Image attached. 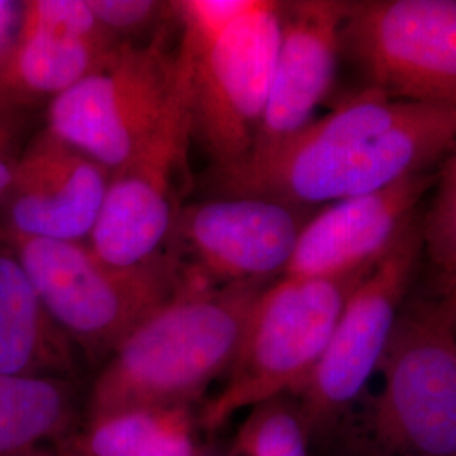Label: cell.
Returning a JSON list of instances; mask_svg holds the SVG:
<instances>
[{"mask_svg":"<svg viewBox=\"0 0 456 456\" xmlns=\"http://www.w3.org/2000/svg\"><path fill=\"white\" fill-rule=\"evenodd\" d=\"M455 142L456 110L360 90L276 144L210 167L205 186L314 210L429 171Z\"/></svg>","mask_w":456,"mask_h":456,"instance_id":"obj_1","label":"cell"},{"mask_svg":"<svg viewBox=\"0 0 456 456\" xmlns=\"http://www.w3.org/2000/svg\"><path fill=\"white\" fill-rule=\"evenodd\" d=\"M269 284L213 286L183 273L175 296L100 365L83 421L141 409H196L208 386L227 375L250 311Z\"/></svg>","mask_w":456,"mask_h":456,"instance_id":"obj_2","label":"cell"},{"mask_svg":"<svg viewBox=\"0 0 456 456\" xmlns=\"http://www.w3.org/2000/svg\"><path fill=\"white\" fill-rule=\"evenodd\" d=\"M382 384L340 426L338 456H456V337L433 297H408L377 365Z\"/></svg>","mask_w":456,"mask_h":456,"instance_id":"obj_3","label":"cell"},{"mask_svg":"<svg viewBox=\"0 0 456 456\" xmlns=\"http://www.w3.org/2000/svg\"><path fill=\"white\" fill-rule=\"evenodd\" d=\"M377 262L333 276L271 282L250 311L225 386L196 412L200 431L212 436L239 411L296 395L325 354L346 301Z\"/></svg>","mask_w":456,"mask_h":456,"instance_id":"obj_4","label":"cell"},{"mask_svg":"<svg viewBox=\"0 0 456 456\" xmlns=\"http://www.w3.org/2000/svg\"><path fill=\"white\" fill-rule=\"evenodd\" d=\"M4 240L16 250L51 318L95 365L183 284L180 262L167 250L135 265H114L86 242Z\"/></svg>","mask_w":456,"mask_h":456,"instance_id":"obj_5","label":"cell"},{"mask_svg":"<svg viewBox=\"0 0 456 456\" xmlns=\"http://www.w3.org/2000/svg\"><path fill=\"white\" fill-rule=\"evenodd\" d=\"M423 254V216L414 213L374 271L350 296L325 354L293 395L311 444L328 448L377 372Z\"/></svg>","mask_w":456,"mask_h":456,"instance_id":"obj_6","label":"cell"},{"mask_svg":"<svg viewBox=\"0 0 456 456\" xmlns=\"http://www.w3.org/2000/svg\"><path fill=\"white\" fill-rule=\"evenodd\" d=\"M167 24L144 43H122L90 75L46 109V131L110 173L131 158L167 109L183 56Z\"/></svg>","mask_w":456,"mask_h":456,"instance_id":"obj_7","label":"cell"},{"mask_svg":"<svg viewBox=\"0 0 456 456\" xmlns=\"http://www.w3.org/2000/svg\"><path fill=\"white\" fill-rule=\"evenodd\" d=\"M342 60L363 92L456 110V0L350 2Z\"/></svg>","mask_w":456,"mask_h":456,"instance_id":"obj_8","label":"cell"},{"mask_svg":"<svg viewBox=\"0 0 456 456\" xmlns=\"http://www.w3.org/2000/svg\"><path fill=\"white\" fill-rule=\"evenodd\" d=\"M180 82L156 127L110 173L105 201L88 247L114 265H135L164 252L181 210L180 186L188 173L193 142L190 80L191 65L180 48Z\"/></svg>","mask_w":456,"mask_h":456,"instance_id":"obj_9","label":"cell"},{"mask_svg":"<svg viewBox=\"0 0 456 456\" xmlns=\"http://www.w3.org/2000/svg\"><path fill=\"white\" fill-rule=\"evenodd\" d=\"M279 46V2L257 0L191 65V132L210 167L244 159L267 107ZM181 48V46H180Z\"/></svg>","mask_w":456,"mask_h":456,"instance_id":"obj_10","label":"cell"},{"mask_svg":"<svg viewBox=\"0 0 456 456\" xmlns=\"http://www.w3.org/2000/svg\"><path fill=\"white\" fill-rule=\"evenodd\" d=\"M313 215L267 198L212 196L181 207L164 250L207 284L274 282Z\"/></svg>","mask_w":456,"mask_h":456,"instance_id":"obj_11","label":"cell"},{"mask_svg":"<svg viewBox=\"0 0 456 456\" xmlns=\"http://www.w3.org/2000/svg\"><path fill=\"white\" fill-rule=\"evenodd\" d=\"M110 171L43 129L17 158L0 201V237L88 242L102 212Z\"/></svg>","mask_w":456,"mask_h":456,"instance_id":"obj_12","label":"cell"},{"mask_svg":"<svg viewBox=\"0 0 456 456\" xmlns=\"http://www.w3.org/2000/svg\"><path fill=\"white\" fill-rule=\"evenodd\" d=\"M350 2H279V46L267 107L254 149L301 131L330 94L342 61V28Z\"/></svg>","mask_w":456,"mask_h":456,"instance_id":"obj_13","label":"cell"},{"mask_svg":"<svg viewBox=\"0 0 456 456\" xmlns=\"http://www.w3.org/2000/svg\"><path fill=\"white\" fill-rule=\"evenodd\" d=\"M435 181L436 173H416L314 212L284 276H333L379 261Z\"/></svg>","mask_w":456,"mask_h":456,"instance_id":"obj_14","label":"cell"},{"mask_svg":"<svg viewBox=\"0 0 456 456\" xmlns=\"http://www.w3.org/2000/svg\"><path fill=\"white\" fill-rule=\"evenodd\" d=\"M0 374L78 380L80 352L56 325L9 242L0 239Z\"/></svg>","mask_w":456,"mask_h":456,"instance_id":"obj_15","label":"cell"},{"mask_svg":"<svg viewBox=\"0 0 456 456\" xmlns=\"http://www.w3.org/2000/svg\"><path fill=\"white\" fill-rule=\"evenodd\" d=\"M118 45L68 43L14 31L0 49V110L28 117L90 75Z\"/></svg>","mask_w":456,"mask_h":456,"instance_id":"obj_16","label":"cell"},{"mask_svg":"<svg viewBox=\"0 0 456 456\" xmlns=\"http://www.w3.org/2000/svg\"><path fill=\"white\" fill-rule=\"evenodd\" d=\"M198 409H141L83 421L49 446L51 456H196Z\"/></svg>","mask_w":456,"mask_h":456,"instance_id":"obj_17","label":"cell"},{"mask_svg":"<svg viewBox=\"0 0 456 456\" xmlns=\"http://www.w3.org/2000/svg\"><path fill=\"white\" fill-rule=\"evenodd\" d=\"M82 419L78 380L0 374V456L48 453Z\"/></svg>","mask_w":456,"mask_h":456,"instance_id":"obj_18","label":"cell"},{"mask_svg":"<svg viewBox=\"0 0 456 456\" xmlns=\"http://www.w3.org/2000/svg\"><path fill=\"white\" fill-rule=\"evenodd\" d=\"M293 395H279L250 409L235 440L232 456H310L311 443Z\"/></svg>","mask_w":456,"mask_h":456,"instance_id":"obj_19","label":"cell"},{"mask_svg":"<svg viewBox=\"0 0 456 456\" xmlns=\"http://www.w3.org/2000/svg\"><path fill=\"white\" fill-rule=\"evenodd\" d=\"M16 31L68 43L122 45L102 29L88 5V0L20 2Z\"/></svg>","mask_w":456,"mask_h":456,"instance_id":"obj_20","label":"cell"},{"mask_svg":"<svg viewBox=\"0 0 456 456\" xmlns=\"http://www.w3.org/2000/svg\"><path fill=\"white\" fill-rule=\"evenodd\" d=\"M423 218V252L443 276L456 273V142L443 156Z\"/></svg>","mask_w":456,"mask_h":456,"instance_id":"obj_21","label":"cell"},{"mask_svg":"<svg viewBox=\"0 0 456 456\" xmlns=\"http://www.w3.org/2000/svg\"><path fill=\"white\" fill-rule=\"evenodd\" d=\"M257 0H180L171 2L181 28V49L195 56L245 16Z\"/></svg>","mask_w":456,"mask_h":456,"instance_id":"obj_22","label":"cell"},{"mask_svg":"<svg viewBox=\"0 0 456 456\" xmlns=\"http://www.w3.org/2000/svg\"><path fill=\"white\" fill-rule=\"evenodd\" d=\"M102 29L117 43H137L141 34L158 33L173 16L171 2L159 0H88Z\"/></svg>","mask_w":456,"mask_h":456,"instance_id":"obj_23","label":"cell"},{"mask_svg":"<svg viewBox=\"0 0 456 456\" xmlns=\"http://www.w3.org/2000/svg\"><path fill=\"white\" fill-rule=\"evenodd\" d=\"M26 117L5 114L0 110V158L17 159L22 152V134Z\"/></svg>","mask_w":456,"mask_h":456,"instance_id":"obj_24","label":"cell"},{"mask_svg":"<svg viewBox=\"0 0 456 456\" xmlns=\"http://www.w3.org/2000/svg\"><path fill=\"white\" fill-rule=\"evenodd\" d=\"M444 277L440 293L436 294L435 303L440 306L443 314L446 316L448 323L452 326L456 337V273Z\"/></svg>","mask_w":456,"mask_h":456,"instance_id":"obj_25","label":"cell"},{"mask_svg":"<svg viewBox=\"0 0 456 456\" xmlns=\"http://www.w3.org/2000/svg\"><path fill=\"white\" fill-rule=\"evenodd\" d=\"M19 11H20V4L16 5L12 2H0V49L4 48L12 37V34L7 33L12 20L19 19Z\"/></svg>","mask_w":456,"mask_h":456,"instance_id":"obj_26","label":"cell"},{"mask_svg":"<svg viewBox=\"0 0 456 456\" xmlns=\"http://www.w3.org/2000/svg\"><path fill=\"white\" fill-rule=\"evenodd\" d=\"M17 159H9V158H0V201L7 193L12 178H14V169H16Z\"/></svg>","mask_w":456,"mask_h":456,"instance_id":"obj_27","label":"cell"},{"mask_svg":"<svg viewBox=\"0 0 456 456\" xmlns=\"http://www.w3.org/2000/svg\"><path fill=\"white\" fill-rule=\"evenodd\" d=\"M196 456H232L228 448H222L220 444H215V443H205L201 452Z\"/></svg>","mask_w":456,"mask_h":456,"instance_id":"obj_28","label":"cell"},{"mask_svg":"<svg viewBox=\"0 0 456 456\" xmlns=\"http://www.w3.org/2000/svg\"><path fill=\"white\" fill-rule=\"evenodd\" d=\"M33 456H51V455H49V452H48V453H43V455H33Z\"/></svg>","mask_w":456,"mask_h":456,"instance_id":"obj_29","label":"cell"}]
</instances>
